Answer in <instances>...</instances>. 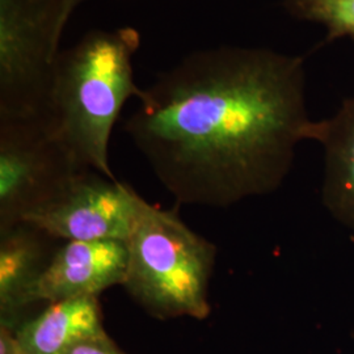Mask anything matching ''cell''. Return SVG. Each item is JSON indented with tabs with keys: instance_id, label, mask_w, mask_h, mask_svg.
Segmentation results:
<instances>
[{
	"instance_id": "ba28073f",
	"label": "cell",
	"mask_w": 354,
	"mask_h": 354,
	"mask_svg": "<svg viewBox=\"0 0 354 354\" xmlns=\"http://www.w3.org/2000/svg\"><path fill=\"white\" fill-rule=\"evenodd\" d=\"M57 241L28 222L0 231V323L17 328L28 317L33 290L59 247Z\"/></svg>"
},
{
	"instance_id": "5b68a950",
	"label": "cell",
	"mask_w": 354,
	"mask_h": 354,
	"mask_svg": "<svg viewBox=\"0 0 354 354\" xmlns=\"http://www.w3.org/2000/svg\"><path fill=\"white\" fill-rule=\"evenodd\" d=\"M84 169L42 117L0 120V231L50 203Z\"/></svg>"
},
{
	"instance_id": "6da1fadb",
	"label": "cell",
	"mask_w": 354,
	"mask_h": 354,
	"mask_svg": "<svg viewBox=\"0 0 354 354\" xmlns=\"http://www.w3.org/2000/svg\"><path fill=\"white\" fill-rule=\"evenodd\" d=\"M125 131L177 203L225 209L279 189L313 120L302 55L194 51L142 89Z\"/></svg>"
},
{
	"instance_id": "8992f818",
	"label": "cell",
	"mask_w": 354,
	"mask_h": 354,
	"mask_svg": "<svg viewBox=\"0 0 354 354\" xmlns=\"http://www.w3.org/2000/svg\"><path fill=\"white\" fill-rule=\"evenodd\" d=\"M140 196L117 178L84 169L28 222L58 241L127 243L138 214Z\"/></svg>"
},
{
	"instance_id": "277c9868",
	"label": "cell",
	"mask_w": 354,
	"mask_h": 354,
	"mask_svg": "<svg viewBox=\"0 0 354 354\" xmlns=\"http://www.w3.org/2000/svg\"><path fill=\"white\" fill-rule=\"evenodd\" d=\"M64 0H0V120L42 117Z\"/></svg>"
},
{
	"instance_id": "9c48e42d",
	"label": "cell",
	"mask_w": 354,
	"mask_h": 354,
	"mask_svg": "<svg viewBox=\"0 0 354 354\" xmlns=\"http://www.w3.org/2000/svg\"><path fill=\"white\" fill-rule=\"evenodd\" d=\"M307 140L324 150L323 205L339 223L354 231V93L332 117L313 121Z\"/></svg>"
},
{
	"instance_id": "52a82bcc",
	"label": "cell",
	"mask_w": 354,
	"mask_h": 354,
	"mask_svg": "<svg viewBox=\"0 0 354 354\" xmlns=\"http://www.w3.org/2000/svg\"><path fill=\"white\" fill-rule=\"evenodd\" d=\"M127 268L125 241H66L38 281L32 302L37 306L70 298H99L102 291L124 285Z\"/></svg>"
},
{
	"instance_id": "7a4b0ae2",
	"label": "cell",
	"mask_w": 354,
	"mask_h": 354,
	"mask_svg": "<svg viewBox=\"0 0 354 354\" xmlns=\"http://www.w3.org/2000/svg\"><path fill=\"white\" fill-rule=\"evenodd\" d=\"M133 26L91 30L58 53L44 121L83 168L115 178L109 165L112 130L130 97H140L133 57L140 49Z\"/></svg>"
},
{
	"instance_id": "5bb4252c",
	"label": "cell",
	"mask_w": 354,
	"mask_h": 354,
	"mask_svg": "<svg viewBox=\"0 0 354 354\" xmlns=\"http://www.w3.org/2000/svg\"><path fill=\"white\" fill-rule=\"evenodd\" d=\"M83 1L86 0H64V26L67 24L70 16L73 15V12L75 11L76 7L80 6Z\"/></svg>"
},
{
	"instance_id": "8fae6325",
	"label": "cell",
	"mask_w": 354,
	"mask_h": 354,
	"mask_svg": "<svg viewBox=\"0 0 354 354\" xmlns=\"http://www.w3.org/2000/svg\"><path fill=\"white\" fill-rule=\"evenodd\" d=\"M281 4L291 17L324 26L326 44L354 37V0H281Z\"/></svg>"
},
{
	"instance_id": "4fadbf2b",
	"label": "cell",
	"mask_w": 354,
	"mask_h": 354,
	"mask_svg": "<svg viewBox=\"0 0 354 354\" xmlns=\"http://www.w3.org/2000/svg\"><path fill=\"white\" fill-rule=\"evenodd\" d=\"M0 354H23L16 327L4 323H0Z\"/></svg>"
},
{
	"instance_id": "7c38bea8",
	"label": "cell",
	"mask_w": 354,
	"mask_h": 354,
	"mask_svg": "<svg viewBox=\"0 0 354 354\" xmlns=\"http://www.w3.org/2000/svg\"><path fill=\"white\" fill-rule=\"evenodd\" d=\"M66 354H125L113 340L106 335H100L92 339L77 342Z\"/></svg>"
},
{
	"instance_id": "3957f363",
	"label": "cell",
	"mask_w": 354,
	"mask_h": 354,
	"mask_svg": "<svg viewBox=\"0 0 354 354\" xmlns=\"http://www.w3.org/2000/svg\"><path fill=\"white\" fill-rule=\"evenodd\" d=\"M127 245L122 286L149 315L162 320L209 317L216 247L190 230L176 210L160 209L140 197Z\"/></svg>"
},
{
	"instance_id": "30bf717a",
	"label": "cell",
	"mask_w": 354,
	"mask_h": 354,
	"mask_svg": "<svg viewBox=\"0 0 354 354\" xmlns=\"http://www.w3.org/2000/svg\"><path fill=\"white\" fill-rule=\"evenodd\" d=\"M106 333L99 298H70L46 304L16 328L23 354H66L77 342Z\"/></svg>"
}]
</instances>
